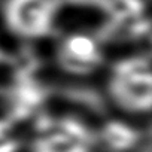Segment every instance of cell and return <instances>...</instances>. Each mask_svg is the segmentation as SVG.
I'll use <instances>...</instances> for the list:
<instances>
[{
    "label": "cell",
    "instance_id": "cell-9",
    "mask_svg": "<svg viewBox=\"0 0 152 152\" xmlns=\"http://www.w3.org/2000/svg\"><path fill=\"white\" fill-rule=\"evenodd\" d=\"M63 5L69 3L73 8H81V9H102L106 0H61Z\"/></svg>",
    "mask_w": 152,
    "mask_h": 152
},
{
    "label": "cell",
    "instance_id": "cell-7",
    "mask_svg": "<svg viewBox=\"0 0 152 152\" xmlns=\"http://www.w3.org/2000/svg\"><path fill=\"white\" fill-rule=\"evenodd\" d=\"M142 140L140 130L121 118H110L96 127L97 151L104 152H133Z\"/></svg>",
    "mask_w": 152,
    "mask_h": 152
},
{
    "label": "cell",
    "instance_id": "cell-5",
    "mask_svg": "<svg viewBox=\"0 0 152 152\" xmlns=\"http://www.w3.org/2000/svg\"><path fill=\"white\" fill-rule=\"evenodd\" d=\"M106 17V31L121 40H142L149 33L146 8L142 0H106L100 9Z\"/></svg>",
    "mask_w": 152,
    "mask_h": 152
},
{
    "label": "cell",
    "instance_id": "cell-6",
    "mask_svg": "<svg viewBox=\"0 0 152 152\" xmlns=\"http://www.w3.org/2000/svg\"><path fill=\"white\" fill-rule=\"evenodd\" d=\"M46 100V88L31 72H20L8 91V112L18 124L26 119H34L42 112Z\"/></svg>",
    "mask_w": 152,
    "mask_h": 152
},
{
    "label": "cell",
    "instance_id": "cell-2",
    "mask_svg": "<svg viewBox=\"0 0 152 152\" xmlns=\"http://www.w3.org/2000/svg\"><path fill=\"white\" fill-rule=\"evenodd\" d=\"M112 103L130 115H146L152 103V73L146 54H128L115 60L106 76Z\"/></svg>",
    "mask_w": 152,
    "mask_h": 152
},
{
    "label": "cell",
    "instance_id": "cell-1",
    "mask_svg": "<svg viewBox=\"0 0 152 152\" xmlns=\"http://www.w3.org/2000/svg\"><path fill=\"white\" fill-rule=\"evenodd\" d=\"M30 152H97L96 127L79 115L43 112L26 140Z\"/></svg>",
    "mask_w": 152,
    "mask_h": 152
},
{
    "label": "cell",
    "instance_id": "cell-4",
    "mask_svg": "<svg viewBox=\"0 0 152 152\" xmlns=\"http://www.w3.org/2000/svg\"><path fill=\"white\" fill-rule=\"evenodd\" d=\"M106 58L102 36L87 30L66 33L55 45V61L58 67L75 78H85L99 72Z\"/></svg>",
    "mask_w": 152,
    "mask_h": 152
},
{
    "label": "cell",
    "instance_id": "cell-3",
    "mask_svg": "<svg viewBox=\"0 0 152 152\" xmlns=\"http://www.w3.org/2000/svg\"><path fill=\"white\" fill-rule=\"evenodd\" d=\"M63 6L61 0H3L0 15L12 36L37 42L54 34Z\"/></svg>",
    "mask_w": 152,
    "mask_h": 152
},
{
    "label": "cell",
    "instance_id": "cell-10",
    "mask_svg": "<svg viewBox=\"0 0 152 152\" xmlns=\"http://www.w3.org/2000/svg\"><path fill=\"white\" fill-rule=\"evenodd\" d=\"M5 60H6V51H5V48H3L2 40H0V66L5 63Z\"/></svg>",
    "mask_w": 152,
    "mask_h": 152
},
{
    "label": "cell",
    "instance_id": "cell-8",
    "mask_svg": "<svg viewBox=\"0 0 152 152\" xmlns=\"http://www.w3.org/2000/svg\"><path fill=\"white\" fill-rule=\"evenodd\" d=\"M26 140L21 136L18 122L11 116L0 115V152H21Z\"/></svg>",
    "mask_w": 152,
    "mask_h": 152
}]
</instances>
